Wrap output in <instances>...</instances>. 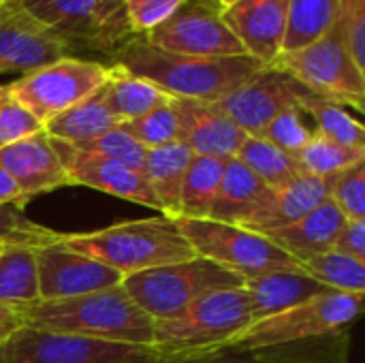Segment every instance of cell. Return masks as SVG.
<instances>
[{"mask_svg": "<svg viewBox=\"0 0 365 363\" xmlns=\"http://www.w3.org/2000/svg\"><path fill=\"white\" fill-rule=\"evenodd\" d=\"M0 165L19 188L24 205L38 195L71 186V180L45 131L0 148Z\"/></svg>", "mask_w": 365, "mask_h": 363, "instance_id": "cell-18", "label": "cell"}, {"mask_svg": "<svg viewBox=\"0 0 365 363\" xmlns=\"http://www.w3.org/2000/svg\"><path fill=\"white\" fill-rule=\"evenodd\" d=\"M338 0H289L287 34L282 51L302 49L336 26Z\"/></svg>", "mask_w": 365, "mask_h": 363, "instance_id": "cell-31", "label": "cell"}, {"mask_svg": "<svg viewBox=\"0 0 365 363\" xmlns=\"http://www.w3.org/2000/svg\"><path fill=\"white\" fill-rule=\"evenodd\" d=\"M49 34L73 47L111 56L128 39L130 28L124 0H13Z\"/></svg>", "mask_w": 365, "mask_h": 363, "instance_id": "cell-7", "label": "cell"}, {"mask_svg": "<svg viewBox=\"0 0 365 363\" xmlns=\"http://www.w3.org/2000/svg\"><path fill=\"white\" fill-rule=\"evenodd\" d=\"M302 88L299 81L280 68L265 66L214 105L246 135L261 137L276 116L287 109H299L297 101Z\"/></svg>", "mask_w": 365, "mask_h": 363, "instance_id": "cell-13", "label": "cell"}, {"mask_svg": "<svg viewBox=\"0 0 365 363\" xmlns=\"http://www.w3.org/2000/svg\"><path fill=\"white\" fill-rule=\"evenodd\" d=\"M120 122L105 105L101 90L90 98L77 103L75 107L62 111L53 120H49L43 131L49 139L64 143H83L105 135L111 128H118Z\"/></svg>", "mask_w": 365, "mask_h": 363, "instance_id": "cell-26", "label": "cell"}, {"mask_svg": "<svg viewBox=\"0 0 365 363\" xmlns=\"http://www.w3.org/2000/svg\"><path fill=\"white\" fill-rule=\"evenodd\" d=\"M38 302L68 300L122 285V276L105 263L66 248L60 242L36 248Z\"/></svg>", "mask_w": 365, "mask_h": 363, "instance_id": "cell-14", "label": "cell"}, {"mask_svg": "<svg viewBox=\"0 0 365 363\" xmlns=\"http://www.w3.org/2000/svg\"><path fill=\"white\" fill-rule=\"evenodd\" d=\"M192 152L184 141H173L160 148H152L145 154L143 178L150 184L160 214L167 218H180L182 186L192 160Z\"/></svg>", "mask_w": 365, "mask_h": 363, "instance_id": "cell-24", "label": "cell"}, {"mask_svg": "<svg viewBox=\"0 0 365 363\" xmlns=\"http://www.w3.org/2000/svg\"><path fill=\"white\" fill-rule=\"evenodd\" d=\"M0 248H2V246H0Z\"/></svg>", "mask_w": 365, "mask_h": 363, "instance_id": "cell-51", "label": "cell"}, {"mask_svg": "<svg viewBox=\"0 0 365 363\" xmlns=\"http://www.w3.org/2000/svg\"><path fill=\"white\" fill-rule=\"evenodd\" d=\"M250 323L252 308L246 289L220 291L195 302L173 319L156 321L152 347L163 359L216 353Z\"/></svg>", "mask_w": 365, "mask_h": 363, "instance_id": "cell-4", "label": "cell"}, {"mask_svg": "<svg viewBox=\"0 0 365 363\" xmlns=\"http://www.w3.org/2000/svg\"><path fill=\"white\" fill-rule=\"evenodd\" d=\"M331 250L365 263V220H344Z\"/></svg>", "mask_w": 365, "mask_h": 363, "instance_id": "cell-43", "label": "cell"}, {"mask_svg": "<svg viewBox=\"0 0 365 363\" xmlns=\"http://www.w3.org/2000/svg\"><path fill=\"white\" fill-rule=\"evenodd\" d=\"M336 28L357 66L365 71V0H338Z\"/></svg>", "mask_w": 365, "mask_h": 363, "instance_id": "cell-40", "label": "cell"}, {"mask_svg": "<svg viewBox=\"0 0 365 363\" xmlns=\"http://www.w3.org/2000/svg\"><path fill=\"white\" fill-rule=\"evenodd\" d=\"M216 2H218V6H220V9H227V6L235 4L237 0H216Z\"/></svg>", "mask_w": 365, "mask_h": 363, "instance_id": "cell-48", "label": "cell"}, {"mask_svg": "<svg viewBox=\"0 0 365 363\" xmlns=\"http://www.w3.org/2000/svg\"><path fill=\"white\" fill-rule=\"evenodd\" d=\"M364 158L365 150L342 145L334 139H327L325 135H321L317 131L310 137V141L295 154V160H297V167L302 173L314 175V178H325V180Z\"/></svg>", "mask_w": 365, "mask_h": 363, "instance_id": "cell-33", "label": "cell"}, {"mask_svg": "<svg viewBox=\"0 0 365 363\" xmlns=\"http://www.w3.org/2000/svg\"><path fill=\"white\" fill-rule=\"evenodd\" d=\"M242 287L244 280L240 276L203 257L122 278V289L154 323L178 317L212 293Z\"/></svg>", "mask_w": 365, "mask_h": 363, "instance_id": "cell-5", "label": "cell"}, {"mask_svg": "<svg viewBox=\"0 0 365 363\" xmlns=\"http://www.w3.org/2000/svg\"><path fill=\"white\" fill-rule=\"evenodd\" d=\"M344 216L334 205L331 199L323 201L317 210L299 218L297 223L269 231L265 237L276 244L280 250H284L289 257H293L299 265V261L310 259L314 255L327 252L334 246V240L344 225Z\"/></svg>", "mask_w": 365, "mask_h": 363, "instance_id": "cell-22", "label": "cell"}, {"mask_svg": "<svg viewBox=\"0 0 365 363\" xmlns=\"http://www.w3.org/2000/svg\"><path fill=\"white\" fill-rule=\"evenodd\" d=\"M327 199H329V178L325 180L304 173L289 186L274 190L269 203L244 229L265 235L269 231L297 223Z\"/></svg>", "mask_w": 365, "mask_h": 363, "instance_id": "cell-23", "label": "cell"}, {"mask_svg": "<svg viewBox=\"0 0 365 363\" xmlns=\"http://www.w3.org/2000/svg\"><path fill=\"white\" fill-rule=\"evenodd\" d=\"M107 77L109 64L62 56L19 75L9 83V94L45 126L62 111L96 94Z\"/></svg>", "mask_w": 365, "mask_h": 363, "instance_id": "cell-9", "label": "cell"}, {"mask_svg": "<svg viewBox=\"0 0 365 363\" xmlns=\"http://www.w3.org/2000/svg\"><path fill=\"white\" fill-rule=\"evenodd\" d=\"M175 223L197 257L210 259L242 280L299 267L293 257L250 229L212 218H175Z\"/></svg>", "mask_w": 365, "mask_h": 363, "instance_id": "cell-8", "label": "cell"}, {"mask_svg": "<svg viewBox=\"0 0 365 363\" xmlns=\"http://www.w3.org/2000/svg\"><path fill=\"white\" fill-rule=\"evenodd\" d=\"M0 205H15L19 210H24V201H21V193L15 186L13 178L4 171V167L0 165Z\"/></svg>", "mask_w": 365, "mask_h": 363, "instance_id": "cell-46", "label": "cell"}, {"mask_svg": "<svg viewBox=\"0 0 365 363\" xmlns=\"http://www.w3.org/2000/svg\"><path fill=\"white\" fill-rule=\"evenodd\" d=\"M272 195L274 190L267 188L246 165L237 158H229L207 218L246 227L269 203Z\"/></svg>", "mask_w": 365, "mask_h": 363, "instance_id": "cell-21", "label": "cell"}, {"mask_svg": "<svg viewBox=\"0 0 365 363\" xmlns=\"http://www.w3.org/2000/svg\"><path fill=\"white\" fill-rule=\"evenodd\" d=\"M51 145L71 180V186H90L111 197L133 201L143 208H152L160 212L158 201L141 173L128 169L118 160L79 150L64 141L51 139Z\"/></svg>", "mask_w": 365, "mask_h": 363, "instance_id": "cell-15", "label": "cell"}, {"mask_svg": "<svg viewBox=\"0 0 365 363\" xmlns=\"http://www.w3.org/2000/svg\"><path fill=\"white\" fill-rule=\"evenodd\" d=\"M235 158L246 165L267 188L280 190L295 182L299 175H304L297 167L295 156L282 152L274 143L261 139V137H246L240 145Z\"/></svg>", "mask_w": 365, "mask_h": 363, "instance_id": "cell-29", "label": "cell"}, {"mask_svg": "<svg viewBox=\"0 0 365 363\" xmlns=\"http://www.w3.org/2000/svg\"><path fill=\"white\" fill-rule=\"evenodd\" d=\"M329 199L346 220H365V158L329 178Z\"/></svg>", "mask_w": 365, "mask_h": 363, "instance_id": "cell-37", "label": "cell"}, {"mask_svg": "<svg viewBox=\"0 0 365 363\" xmlns=\"http://www.w3.org/2000/svg\"><path fill=\"white\" fill-rule=\"evenodd\" d=\"M101 96L120 124L141 118L154 107L171 101L169 94L158 90L148 79H141L113 64H109V77L101 88Z\"/></svg>", "mask_w": 365, "mask_h": 363, "instance_id": "cell-25", "label": "cell"}, {"mask_svg": "<svg viewBox=\"0 0 365 363\" xmlns=\"http://www.w3.org/2000/svg\"><path fill=\"white\" fill-rule=\"evenodd\" d=\"M143 39L158 49L192 58L248 56L227 26L216 0H184L167 21Z\"/></svg>", "mask_w": 365, "mask_h": 363, "instance_id": "cell-12", "label": "cell"}, {"mask_svg": "<svg viewBox=\"0 0 365 363\" xmlns=\"http://www.w3.org/2000/svg\"><path fill=\"white\" fill-rule=\"evenodd\" d=\"M154 347L105 342L21 327L4 342V363H160Z\"/></svg>", "mask_w": 365, "mask_h": 363, "instance_id": "cell-11", "label": "cell"}, {"mask_svg": "<svg viewBox=\"0 0 365 363\" xmlns=\"http://www.w3.org/2000/svg\"><path fill=\"white\" fill-rule=\"evenodd\" d=\"M361 306H364V295L327 291L295 308L250 323L222 351L250 353V351L293 344L299 340L344 334L361 317Z\"/></svg>", "mask_w": 365, "mask_h": 363, "instance_id": "cell-6", "label": "cell"}, {"mask_svg": "<svg viewBox=\"0 0 365 363\" xmlns=\"http://www.w3.org/2000/svg\"><path fill=\"white\" fill-rule=\"evenodd\" d=\"M0 302L15 308L38 302L36 248H0Z\"/></svg>", "mask_w": 365, "mask_h": 363, "instance_id": "cell-27", "label": "cell"}, {"mask_svg": "<svg viewBox=\"0 0 365 363\" xmlns=\"http://www.w3.org/2000/svg\"><path fill=\"white\" fill-rule=\"evenodd\" d=\"M120 66L141 79H148L171 98L216 103L255 73L265 68L250 56L233 58H192L154 47L143 36L128 39L109 56Z\"/></svg>", "mask_w": 365, "mask_h": 363, "instance_id": "cell-1", "label": "cell"}, {"mask_svg": "<svg viewBox=\"0 0 365 363\" xmlns=\"http://www.w3.org/2000/svg\"><path fill=\"white\" fill-rule=\"evenodd\" d=\"M62 244L105 263L122 278L197 257L178 223L163 214L118 223L90 233H62Z\"/></svg>", "mask_w": 365, "mask_h": 363, "instance_id": "cell-3", "label": "cell"}, {"mask_svg": "<svg viewBox=\"0 0 365 363\" xmlns=\"http://www.w3.org/2000/svg\"><path fill=\"white\" fill-rule=\"evenodd\" d=\"M120 128L124 133H128L145 150L180 141V120H178V113L173 107V98L154 107L152 111L143 113L141 118L120 124Z\"/></svg>", "mask_w": 365, "mask_h": 363, "instance_id": "cell-35", "label": "cell"}, {"mask_svg": "<svg viewBox=\"0 0 365 363\" xmlns=\"http://www.w3.org/2000/svg\"><path fill=\"white\" fill-rule=\"evenodd\" d=\"M244 289L252 308V323L269 319L278 312L295 308L317 295H323L331 289L314 280L302 267L267 272L255 278L244 280Z\"/></svg>", "mask_w": 365, "mask_h": 363, "instance_id": "cell-20", "label": "cell"}, {"mask_svg": "<svg viewBox=\"0 0 365 363\" xmlns=\"http://www.w3.org/2000/svg\"><path fill=\"white\" fill-rule=\"evenodd\" d=\"M297 107L302 113H308L317 122V133L334 139L342 145L365 150V128L364 124L340 103L323 98L310 92L306 86L299 92Z\"/></svg>", "mask_w": 365, "mask_h": 363, "instance_id": "cell-28", "label": "cell"}, {"mask_svg": "<svg viewBox=\"0 0 365 363\" xmlns=\"http://www.w3.org/2000/svg\"><path fill=\"white\" fill-rule=\"evenodd\" d=\"M11 2H13V0H0V9H4V6H9Z\"/></svg>", "mask_w": 365, "mask_h": 363, "instance_id": "cell-50", "label": "cell"}, {"mask_svg": "<svg viewBox=\"0 0 365 363\" xmlns=\"http://www.w3.org/2000/svg\"><path fill=\"white\" fill-rule=\"evenodd\" d=\"M0 363H4V342H0Z\"/></svg>", "mask_w": 365, "mask_h": 363, "instance_id": "cell-49", "label": "cell"}, {"mask_svg": "<svg viewBox=\"0 0 365 363\" xmlns=\"http://www.w3.org/2000/svg\"><path fill=\"white\" fill-rule=\"evenodd\" d=\"M9 98H11V94H9V83H0V107H2Z\"/></svg>", "mask_w": 365, "mask_h": 363, "instance_id": "cell-47", "label": "cell"}, {"mask_svg": "<svg viewBox=\"0 0 365 363\" xmlns=\"http://www.w3.org/2000/svg\"><path fill=\"white\" fill-rule=\"evenodd\" d=\"M71 145H75L79 150H86V152H94V154L111 158V160H118V163L126 165L128 169L143 175V165H145L148 150L143 145H139L120 126L107 131L105 135H101L96 139H90V141H83V143H71Z\"/></svg>", "mask_w": 365, "mask_h": 363, "instance_id": "cell-38", "label": "cell"}, {"mask_svg": "<svg viewBox=\"0 0 365 363\" xmlns=\"http://www.w3.org/2000/svg\"><path fill=\"white\" fill-rule=\"evenodd\" d=\"M184 0H124L130 28L137 36L152 32L156 26L167 21Z\"/></svg>", "mask_w": 365, "mask_h": 363, "instance_id": "cell-41", "label": "cell"}, {"mask_svg": "<svg viewBox=\"0 0 365 363\" xmlns=\"http://www.w3.org/2000/svg\"><path fill=\"white\" fill-rule=\"evenodd\" d=\"M346 334L349 332L250 353L261 363H346Z\"/></svg>", "mask_w": 365, "mask_h": 363, "instance_id": "cell-34", "label": "cell"}, {"mask_svg": "<svg viewBox=\"0 0 365 363\" xmlns=\"http://www.w3.org/2000/svg\"><path fill=\"white\" fill-rule=\"evenodd\" d=\"M21 327H24V323H21L17 308L0 302V342H6Z\"/></svg>", "mask_w": 365, "mask_h": 363, "instance_id": "cell-45", "label": "cell"}, {"mask_svg": "<svg viewBox=\"0 0 365 363\" xmlns=\"http://www.w3.org/2000/svg\"><path fill=\"white\" fill-rule=\"evenodd\" d=\"M299 267L331 291L364 295L365 263L355 261L342 252L327 250V252L314 255L310 259L299 261Z\"/></svg>", "mask_w": 365, "mask_h": 363, "instance_id": "cell-32", "label": "cell"}, {"mask_svg": "<svg viewBox=\"0 0 365 363\" xmlns=\"http://www.w3.org/2000/svg\"><path fill=\"white\" fill-rule=\"evenodd\" d=\"M222 17L244 51L265 66L282 53L289 0H237L222 9Z\"/></svg>", "mask_w": 365, "mask_h": 363, "instance_id": "cell-17", "label": "cell"}, {"mask_svg": "<svg viewBox=\"0 0 365 363\" xmlns=\"http://www.w3.org/2000/svg\"><path fill=\"white\" fill-rule=\"evenodd\" d=\"M180 120V141H184L195 156L235 158L240 145L248 137L235 122H231L214 103L173 98Z\"/></svg>", "mask_w": 365, "mask_h": 363, "instance_id": "cell-19", "label": "cell"}, {"mask_svg": "<svg viewBox=\"0 0 365 363\" xmlns=\"http://www.w3.org/2000/svg\"><path fill=\"white\" fill-rule=\"evenodd\" d=\"M62 56L68 47L17 4L0 9V75H24Z\"/></svg>", "mask_w": 365, "mask_h": 363, "instance_id": "cell-16", "label": "cell"}, {"mask_svg": "<svg viewBox=\"0 0 365 363\" xmlns=\"http://www.w3.org/2000/svg\"><path fill=\"white\" fill-rule=\"evenodd\" d=\"M43 133V124L19 103L9 98L0 107V148Z\"/></svg>", "mask_w": 365, "mask_h": 363, "instance_id": "cell-42", "label": "cell"}, {"mask_svg": "<svg viewBox=\"0 0 365 363\" xmlns=\"http://www.w3.org/2000/svg\"><path fill=\"white\" fill-rule=\"evenodd\" d=\"M272 66L291 75L323 98L344 107H355L357 111L364 109L365 71L357 66L349 53L336 26L325 36L302 49L282 51Z\"/></svg>", "mask_w": 365, "mask_h": 363, "instance_id": "cell-10", "label": "cell"}, {"mask_svg": "<svg viewBox=\"0 0 365 363\" xmlns=\"http://www.w3.org/2000/svg\"><path fill=\"white\" fill-rule=\"evenodd\" d=\"M17 312L24 327L30 329L137 347L154 342V321L128 297L122 285L68 300L17 306Z\"/></svg>", "mask_w": 365, "mask_h": 363, "instance_id": "cell-2", "label": "cell"}, {"mask_svg": "<svg viewBox=\"0 0 365 363\" xmlns=\"http://www.w3.org/2000/svg\"><path fill=\"white\" fill-rule=\"evenodd\" d=\"M160 363H261L252 353H229V351H216V353H203L192 357H175V359H160Z\"/></svg>", "mask_w": 365, "mask_h": 363, "instance_id": "cell-44", "label": "cell"}, {"mask_svg": "<svg viewBox=\"0 0 365 363\" xmlns=\"http://www.w3.org/2000/svg\"><path fill=\"white\" fill-rule=\"evenodd\" d=\"M229 158L192 156L180 199V218H207Z\"/></svg>", "mask_w": 365, "mask_h": 363, "instance_id": "cell-30", "label": "cell"}, {"mask_svg": "<svg viewBox=\"0 0 365 363\" xmlns=\"http://www.w3.org/2000/svg\"><path fill=\"white\" fill-rule=\"evenodd\" d=\"M60 240L62 233L30 220L24 210L15 205H0V246L43 248Z\"/></svg>", "mask_w": 365, "mask_h": 363, "instance_id": "cell-36", "label": "cell"}, {"mask_svg": "<svg viewBox=\"0 0 365 363\" xmlns=\"http://www.w3.org/2000/svg\"><path fill=\"white\" fill-rule=\"evenodd\" d=\"M314 135L312 128H308V124L302 118L299 109H287L280 116H276L265 131L261 133V139L274 143L276 148H280L282 152L295 156Z\"/></svg>", "mask_w": 365, "mask_h": 363, "instance_id": "cell-39", "label": "cell"}]
</instances>
